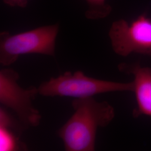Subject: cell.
<instances>
[{"mask_svg": "<svg viewBox=\"0 0 151 151\" xmlns=\"http://www.w3.org/2000/svg\"><path fill=\"white\" fill-rule=\"evenodd\" d=\"M87 9L85 16L89 20H99L108 17L112 11V7L106 0H85Z\"/></svg>", "mask_w": 151, "mask_h": 151, "instance_id": "7", "label": "cell"}, {"mask_svg": "<svg viewBox=\"0 0 151 151\" xmlns=\"http://www.w3.org/2000/svg\"><path fill=\"white\" fill-rule=\"evenodd\" d=\"M74 113L57 134L67 151H93L97 130L107 127L115 117L113 106L93 97L76 98L72 102Z\"/></svg>", "mask_w": 151, "mask_h": 151, "instance_id": "1", "label": "cell"}, {"mask_svg": "<svg viewBox=\"0 0 151 151\" xmlns=\"http://www.w3.org/2000/svg\"><path fill=\"white\" fill-rule=\"evenodd\" d=\"M19 78V74L14 70L4 68L0 70V103L16 114L25 128L37 127L42 116L34 108L32 101L39 94L38 88H22L18 83Z\"/></svg>", "mask_w": 151, "mask_h": 151, "instance_id": "4", "label": "cell"}, {"mask_svg": "<svg viewBox=\"0 0 151 151\" xmlns=\"http://www.w3.org/2000/svg\"><path fill=\"white\" fill-rule=\"evenodd\" d=\"M109 37L114 52L119 55L133 53L151 55V19L146 15L130 23L124 19L114 22Z\"/></svg>", "mask_w": 151, "mask_h": 151, "instance_id": "5", "label": "cell"}, {"mask_svg": "<svg viewBox=\"0 0 151 151\" xmlns=\"http://www.w3.org/2000/svg\"><path fill=\"white\" fill-rule=\"evenodd\" d=\"M20 149L18 138L11 130L0 127V151H17Z\"/></svg>", "mask_w": 151, "mask_h": 151, "instance_id": "8", "label": "cell"}, {"mask_svg": "<svg viewBox=\"0 0 151 151\" xmlns=\"http://www.w3.org/2000/svg\"><path fill=\"white\" fill-rule=\"evenodd\" d=\"M60 24H55L11 35L0 34V63L2 66L14 64L22 55L40 54L54 56L56 39Z\"/></svg>", "mask_w": 151, "mask_h": 151, "instance_id": "3", "label": "cell"}, {"mask_svg": "<svg viewBox=\"0 0 151 151\" xmlns=\"http://www.w3.org/2000/svg\"><path fill=\"white\" fill-rule=\"evenodd\" d=\"M3 1L7 5L20 7H25L28 2L27 0H3Z\"/></svg>", "mask_w": 151, "mask_h": 151, "instance_id": "9", "label": "cell"}, {"mask_svg": "<svg viewBox=\"0 0 151 151\" xmlns=\"http://www.w3.org/2000/svg\"><path fill=\"white\" fill-rule=\"evenodd\" d=\"M118 70L134 77L133 92L137 107L133 113V116L151 117V68L138 63H122L118 65Z\"/></svg>", "mask_w": 151, "mask_h": 151, "instance_id": "6", "label": "cell"}, {"mask_svg": "<svg viewBox=\"0 0 151 151\" xmlns=\"http://www.w3.org/2000/svg\"><path fill=\"white\" fill-rule=\"evenodd\" d=\"M39 95L47 97H93L111 92H133V82H119L96 79L83 72H65L58 77H52L38 87Z\"/></svg>", "mask_w": 151, "mask_h": 151, "instance_id": "2", "label": "cell"}]
</instances>
